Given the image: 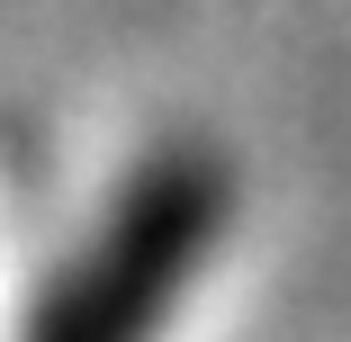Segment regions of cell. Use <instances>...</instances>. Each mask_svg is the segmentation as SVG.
<instances>
[{
	"instance_id": "1",
	"label": "cell",
	"mask_w": 351,
	"mask_h": 342,
	"mask_svg": "<svg viewBox=\"0 0 351 342\" xmlns=\"http://www.w3.org/2000/svg\"><path fill=\"white\" fill-rule=\"evenodd\" d=\"M217 225H226V180L198 154H162L117 198L90 261L54 289V306L36 315V342H145L171 315V297L189 289Z\"/></svg>"
}]
</instances>
